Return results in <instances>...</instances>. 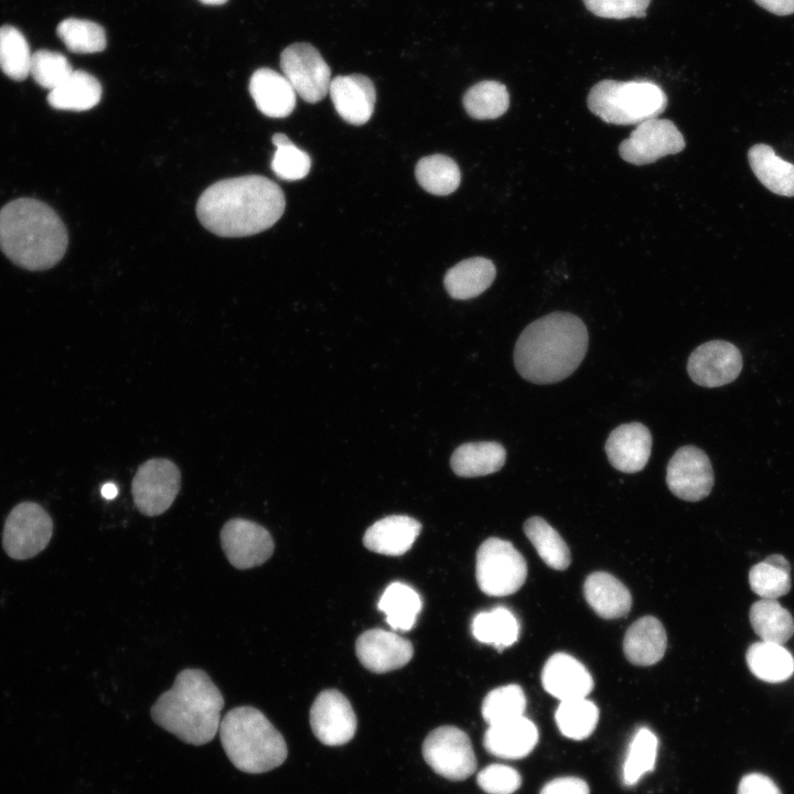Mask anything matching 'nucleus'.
Segmentation results:
<instances>
[{"mask_svg":"<svg viewBox=\"0 0 794 794\" xmlns=\"http://www.w3.org/2000/svg\"><path fill=\"white\" fill-rule=\"evenodd\" d=\"M66 227L56 212L34 198H18L0 210V248L15 265L45 270L64 256Z\"/></svg>","mask_w":794,"mask_h":794,"instance_id":"7ed1b4c3","label":"nucleus"},{"mask_svg":"<svg viewBox=\"0 0 794 794\" xmlns=\"http://www.w3.org/2000/svg\"><path fill=\"white\" fill-rule=\"evenodd\" d=\"M355 648L361 664L379 674L405 666L414 655L408 640L382 629H372L361 634Z\"/></svg>","mask_w":794,"mask_h":794,"instance_id":"f3484780","label":"nucleus"},{"mask_svg":"<svg viewBox=\"0 0 794 794\" xmlns=\"http://www.w3.org/2000/svg\"><path fill=\"white\" fill-rule=\"evenodd\" d=\"M738 794H782L769 776L761 773L744 775L738 786Z\"/></svg>","mask_w":794,"mask_h":794,"instance_id":"de8ad7c7","label":"nucleus"},{"mask_svg":"<svg viewBox=\"0 0 794 794\" xmlns=\"http://www.w3.org/2000/svg\"><path fill=\"white\" fill-rule=\"evenodd\" d=\"M219 738L229 761L246 773H264L281 765L288 748L281 733L258 709L229 710L221 720Z\"/></svg>","mask_w":794,"mask_h":794,"instance_id":"39448f33","label":"nucleus"},{"mask_svg":"<svg viewBox=\"0 0 794 794\" xmlns=\"http://www.w3.org/2000/svg\"><path fill=\"white\" fill-rule=\"evenodd\" d=\"M749 619L761 641L783 645L794 634L792 614L774 599L754 602L750 608Z\"/></svg>","mask_w":794,"mask_h":794,"instance_id":"7c9ffc66","label":"nucleus"},{"mask_svg":"<svg viewBox=\"0 0 794 794\" xmlns=\"http://www.w3.org/2000/svg\"><path fill=\"white\" fill-rule=\"evenodd\" d=\"M583 594L591 609L603 619L622 618L632 607L629 589L614 576L604 571H596L587 577Z\"/></svg>","mask_w":794,"mask_h":794,"instance_id":"393cba45","label":"nucleus"},{"mask_svg":"<svg viewBox=\"0 0 794 794\" xmlns=\"http://www.w3.org/2000/svg\"><path fill=\"white\" fill-rule=\"evenodd\" d=\"M286 206L280 186L261 175H243L208 186L196 204L201 224L222 237L261 233L282 216Z\"/></svg>","mask_w":794,"mask_h":794,"instance_id":"f257e3e1","label":"nucleus"},{"mask_svg":"<svg viewBox=\"0 0 794 794\" xmlns=\"http://www.w3.org/2000/svg\"><path fill=\"white\" fill-rule=\"evenodd\" d=\"M422 602L419 594L401 582L390 583L383 592L378 609L385 613L386 622L397 631H409L416 623Z\"/></svg>","mask_w":794,"mask_h":794,"instance_id":"473e14b6","label":"nucleus"},{"mask_svg":"<svg viewBox=\"0 0 794 794\" xmlns=\"http://www.w3.org/2000/svg\"><path fill=\"white\" fill-rule=\"evenodd\" d=\"M593 14L607 19H626L645 17L651 0H582Z\"/></svg>","mask_w":794,"mask_h":794,"instance_id":"49530a36","label":"nucleus"},{"mask_svg":"<svg viewBox=\"0 0 794 794\" xmlns=\"http://www.w3.org/2000/svg\"><path fill=\"white\" fill-rule=\"evenodd\" d=\"M118 491L115 484L112 483H106L101 487V495L111 500L117 495Z\"/></svg>","mask_w":794,"mask_h":794,"instance_id":"3c124183","label":"nucleus"},{"mask_svg":"<svg viewBox=\"0 0 794 794\" xmlns=\"http://www.w3.org/2000/svg\"><path fill=\"white\" fill-rule=\"evenodd\" d=\"M276 152L271 160V169L276 175L286 181H297L307 176L311 159L307 152L296 147L283 133L272 137Z\"/></svg>","mask_w":794,"mask_h":794,"instance_id":"37998d69","label":"nucleus"},{"mask_svg":"<svg viewBox=\"0 0 794 794\" xmlns=\"http://www.w3.org/2000/svg\"><path fill=\"white\" fill-rule=\"evenodd\" d=\"M224 698L202 669L181 670L151 708L153 721L181 741L202 745L218 732Z\"/></svg>","mask_w":794,"mask_h":794,"instance_id":"20e7f679","label":"nucleus"},{"mask_svg":"<svg viewBox=\"0 0 794 794\" xmlns=\"http://www.w3.org/2000/svg\"><path fill=\"white\" fill-rule=\"evenodd\" d=\"M53 533L51 516L33 502L18 504L8 515L2 534V545L13 559H30L50 543Z\"/></svg>","mask_w":794,"mask_h":794,"instance_id":"1a4fd4ad","label":"nucleus"},{"mask_svg":"<svg viewBox=\"0 0 794 794\" xmlns=\"http://www.w3.org/2000/svg\"><path fill=\"white\" fill-rule=\"evenodd\" d=\"M609 462L624 473L644 469L652 451V436L641 422L623 423L609 434L605 446Z\"/></svg>","mask_w":794,"mask_h":794,"instance_id":"6ab92c4d","label":"nucleus"},{"mask_svg":"<svg viewBox=\"0 0 794 794\" xmlns=\"http://www.w3.org/2000/svg\"><path fill=\"white\" fill-rule=\"evenodd\" d=\"M421 524L406 515L384 517L365 532L363 543L371 551L400 556L408 551L420 534Z\"/></svg>","mask_w":794,"mask_h":794,"instance_id":"5701e85b","label":"nucleus"},{"mask_svg":"<svg viewBox=\"0 0 794 794\" xmlns=\"http://www.w3.org/2000/svg\"><path fill=\"white\" fill-rule=\"evenodd\" d=\"M56 33L67 50L74 53L101 52L107 43L104 28L89 20L65 19L57 25Z\"/></svg>","mask_w":794,"mask_h":794,"instance_id":"ea45409f","label":"nucleus"},{"mask_svg":"<svg viewBox=\"0 0 794 794\" xmlns=\"http://www.w3.org/2000/svg\"><path fill=\"white\" fill-rule=\"evenodd\" d=\"M101 85L85 71H73L57 87L50 90L49 104L58 110L85 111L95 107L101 98Z\"/></svg>","mask_w":794,"mask_h":794,"instance_id":"c85d7f7f","label":"nucleus"},{"mask_svg":"<svg viewBox=\"0 0 794 794\" xmlns=\"http://www.w3.org/2000/svg\"><path fill=\"white\" fill-rule=\"evenodd\" d=\"M591 112L613 125H635L656 118L667 106L664 90L651 81L603 79L589 92Z\"/></svg>","mask_w":794,"mask_h":794,"instance_id":"423d86ee","label":"nucleus"},{"mask_svg":"<svg viewBox=\"0 0 794 794\" xmlns=\"http://www.w3.org/2000/svg\"><path fill=\"white\" fill-rule=\"evenodd\" d=\"M475 571L483 593L504 597L515 593L524 584L527 564L512 543L490 537L478 549Z\"/></svg>","mask_w":794,"mask_h":794,"instance_id":"0eeeda50","label":"nucleus"},{"mask_svg":"<svg viewBox=\"0 0 794 794\" xmlns=\"http://www.w3.org/2000/svg\"><path fill=\"white\" fill-rule=\"evenodd\" d=\"M540 794H590V788L582 779L564 776L545 784Z\"/></svg>","mask_w":794,"mask_h":794,"instance_id":"09e8293b","label":"nucleus"},{"mask_svg":"<svg viewBox=\"0 0 794 794\" xmlns=\"http://www.w3.org/2000/svg\"><path fill=\"white\" fill-rule=\"evenodd\" d=\"M495 276L496 269L490 259L472 257L450 268L443 282L451 298L466 300L484 292L492 285Z\"/></svg>","mask_w":794,"mask_h":794,"instance_id":"a878e982","label":"nucleus"},{"mask_svg":"<svg viewBox=\"0 0 794 794\" xmlns=\"http://www.w3.org/2000/svg\"><path fill=\"white\" fill-rule=\"evenodd\" d=\"M657 738L647 728L636 731L623 763L622 779L626 786H632L646 773L654 770L657 754Z\"/></svg>","mask_w":794,"mask_h":794,"instance_id":"58836bf2","label":"nucleus"},{"mask_svg":"<svg viewBox=\"0 0 794 794\" xmlns=\"http://www.w3.org/2000/svg\"><path fill=\"white\" fill-rule=\"evenodd\" d=\"M310 726L325 745L347 743L356 731V716L347 698L335 689L321 691L310 710Z\"/></svg>","mask_w":794,"mask_h":794,"instance_id":"dca6fc26","label":"nucleus"},{"mask_svg":"<svg viewBox=\"0 0 794 794\" xmlns=\"http://www.w3.org/2000/svg\"><path fill=\"white\" fill-rule=\"evenodd\" d=\"M427 764L450 781H463L476 770V758L469 736L454 726L432 730L423 741Z\"/></svg>","mask_w":794,"mask_h":794,"instance_id":"6e6552de","label":"nucleus"},{"mask_svg":"<svg viewBox=\"0 0 794 794\" xmlns=\"http://www.w3.org/2000/svg\"><path fill=\"white\" fill-rule=\"evenodd\" d=\"M526 696L521 686L509 684L491 690L483 699L482 716L489 726L524 716Z\"/></svg>","mask_w":794,"mask_h":794,"instance_id":"79ce46f5","label":"nucleus"},{"mask_svg":"<svg viewBox=\"0 0 794 794\" xmlns=\"http://www.w3.org/2000/svg\"><path fill=\"white\" fill-rule=\"evenodd\" d=\"M667 647L663 624L654 616L640 618L627 629L623 652L633 665L650 666L662 659Z\"/></svg>","mask_w":794,"mask_h":794,"instance_id":"b1692460","label":"nucleus"},{"mask_svg":"<svg viewBox=\"0 0 794 794\" xmlns=\"http://www.w3.org/2000/svg\"><path fill=\"white\" fill-rule=\"evenodd\" d=\"M221 544L227 560L237 569H250L266 562L275 544L270 533L259 524L233 518L221 530Z\"/></svg>","mask_w":794,"mask_h":794,"instance_id":"4468645a","label":"nucleus"},{"mask_svg":"<svg viewBox=\"0 0 794 794\" xmlns=\"http://www.w3.org/2000/svg\"><path fill=\"white\" fill-rule=\"evenodd\" d=\"M419 185L434 195H448L454 192L461 181L458 164L443 154L421 158L415 170Z\"/></svg>","mask_w":794,"mask_h":794,"instance_id":"c9c22d12","label":"nucleus"},{"mask_svg":"<svg viewBox=\"0 0 794 794\" xmlns=\"http://www.w3.org/2000/svg\"><path fill=\"white\" fill-rule=\"evenodd\" d=\"M329 93L335 110L346 122L363 125L373 115L376 89L365 75H339L331 79Z\"/></svg>","mask_w":794,"mask_h":794,"instance_id":"a211bd4d","label":"nucleus"},{"mask_svg":"<svg viewBox=\"0 0 794 794\" xmlns=\"http://www.w3.org/2000/svg\"><path fill=\"white\" fill-rule=\"evenodd\" d=\"M249 93L257 108L271 118L287 117L296 107L297 93L289 81L283 74L268 67L254 72Z\"/></svg>","mask_w":794,"mask_h":794,"instance_id":"4be33fe9","label":"nucleus"},{"mask_svg":"<svg viewBox=\"0 0 794 794\" xmlns=\"http://www.w3.org/2000/svg\"><path fill=\"white\" fill-rule=\"evenodd\" d=\"M589 344L580 318L552 312L528 324L514 347V364L526 380L545 385L570 376L582 362Z\"/></svg>","mask_w":794,"mask_h":794,"instance_id":"f03ea898","label":"nucleus"},{"mask_svg":"<svg viewBox=\"0 0 794 794\" xmlns=\"http://www.w3.org/2000/svg\"><path fill=\"white\" fill-rule=\"evenodd\" d=\"M741 368L739 348L721 340L702 343L693 351L687 362V372L693 382L709 388L733 382Z\"/></svg>","mask_w":794,"mask_h":794,"instance_id":"2eb2a0df","label":"nucleus"},{"mask_svg":"<svg viewBox=\"0 0 794 794\" xmlns=\"http://www.w3.org/2000/svg\"><path fill=\"white\" fill-rule=\"evenodd\" d=\"M280 67L294 92L307 103L315 104L329 93L331 69L310 43L287 46L280 55Z\"/></svg>","mask_w":794,"mask_h":794,"instance_id":"9d476101","label":"nucleus"},{"mask_svg":"<svg viewBox=\"0 0 794 794\" xmlns=\"http://www.w3.org/2000/svg\"><path fill=\"white\" fill-rule=\"evenodd\" d=\"M544 689L560 701L586 698L593 688V679L586 666L567 653H556L541 670Z\"/></svg>","mask_w":794,"mask_h":794,"instance_id":"aec40b11","label":"nucleus"},{"mask_svg":"<svg viewBox=\"0 0 794 794\" xmlns=\"http://www.w3.org/2000/svg\"><path fill=\"white\" fill-rule=\"evenodd\" d=\"M473 636L481 643L497 651L513 645L519 634V624L512 611L497 607L489 612L478 613L471 623Z\"/></svg>","mask_w":794,"mask_h":794,"instance_id":"2f4dec72","label":"nucleus"},{"mask_svg":"<svg viewBox=\"0 0 794 794\" xmlns=\"http://www.w3.org/2000/svg\"><path fill=\"white\" fill-rule=\"evenodd\" d=\"M555 719L561 734L572 740H583L594 731L599 709L587 698L560 701Z\"/></svg>","mask_w":794,"mask_h":794,"instance_id":"4c0bfd02","label":"nucleus"},{"mask_svg":"<svg viewBox=\"0 0 794 794\" xmlns=\"http://www.w3.org/2000/svg\"><path fill=\"white\" fill-rule=\"evenodd\" d=\"M685 139L668 119L652 118L639 124L619 146L621 158L635 165L650 164L685 148Z\"/></svg>","mask_w":794,"mask_h":794,"instance_id":"f8f14e48","label":"nucleus"},{"mask_svg":"<svg viewBox=\"0 0 794 794\" xmlns=\"http://www.w3.org/2000/svg\"><path fill=\"white\" fill-rule=\"evenodd\" d=\"M181 486V473L168 459H150L142 463L133 479V502L143 515L164 513L175 500Z\"/></svg>","mask_w":794,"mask_h":794,"instance_id":"9b49d317","label":"nucleus"},{"mask_svg":"<svg viewBox=\"0 0 794 794\" xmlns=\"http://www.w3.org/2000/svg\"><path fill=\"white\" fill-rule=\"evenodd\" d=\"M204 4L208 6H221L225 3L227 0H200Z\"/></svg>","mask_w":794,"mask_h":794,"instance_id":"603ef678","label":"nucleus"},{"mask_svg":"<svg viewBox=\"0 0 794 794\" xmlns=\"http://www.w3.org/2000/svg\"><path fill=\"white\" fill-rule=\"evenodd\" d=\"M790 570V562L782 555H771L750 569V588L761 599L776 600L791 590Z\"/></svg>","mask_w":794,"mask_h":794,"instance_id":"f704fd0d","label":"nucleus"},{"mask_svg":"<svg viewBox=\"0 0 794 794\" xmlns=\"http://www.w3.org/2000/svg\"><path fill=\"white\" fill-rule=\"evenodd\" d=\"M524 532L547 566L556 570L569 567L571 555L567 544L543 517L528 518L524 524Z\"/></svg>","mask_w":794,"mask_h":794,"instance_id":"72a5a7b5","label":"nucleus"},{"mask_svg":"<svg viewBox=\"0 0 794 794\" xmlns=\"http://www.w3.org/2000/svg\"><path fill=\"white\" fill-rule=\"evenodd\" d=\"M73 72L67 58L57 52L39 50L32 54L30 74L43 88L54 89Z\"/></svg>","mask_w":794,"mask_h":794,"instance_id":"c03bdc74","label":"nucleus"},{"mask_svg":"<svg viewBox=\"0 0 794 794\" xmlns=\"http://www.w3.org/2000/svg\"><path fill=\"white\" fill-rule=\"evenodd\" d=\"M757 4L776 15L794 13V0H754Z\"/></svg>","mask_w":794,"mask_h":794,"instance_id":"8fccbe9b","label":"nucleus"},{"mask_svg":"<svg viewBox=\"0 0 794 794\" xmlns=\"http://www.w3.org/2000/svg\"><path fill=\"white\" fill-rule=\"evenodd\" d=\"M505 459L506 451L498 442H469L454 450L450 464L457 475L474 478L500 471Z\"/></svg>","mask_w":794,"mask_h":794,"instance_id":"bb28decb","label":"nucleus"},{"mask_svg":"<svg viewBox=\"0 0 794 794\" xmlns=\"http://www.w3.org/2000/svg\"><path fill=\"white\" fill-rule=\"evenodd\" d=\"M32 54L24 35L12 25L0 28V68L10 78L23 81L30 74Z\"/></svg>","mask_w":794,"mask_h":794,"instance_id":"a19ab883","label":"nucleus"},{"mask_svg":"<svg viewBox=\"0 0 794 794\" xmlns=\"http://www.w3.org/2000/svg\"><path fill=\"white\" fill-rule=\"evenodd\" d=\"M535 723L522 716L489 726L483 745L485 750L502 759L516 760L527 757L538 742Z\"/></svg>","mask_w":794,"mask_h":794,"instance_id":"412c9836","label":"nucleus"},{"mask_svg":"<svg viewBox=\"0 0 794 794\" xmlns=\"http://www.w3.org/2000/svg\"><path fill=\"white\" fill-rule=\"evenodd\" d=\"M745 661L751 673L768 683H781L794 673V658L781 644L759 641L749 646Z\"/></svg>","mask_w":794,"mask_h":794,"instance_id":"c756f323","label":"nucleus"},{"mask_svg":"<svg viewBox=\"0 0 794 794\" xmlns=\"http://www.w3.org/2000/svg\"><path fill=\"white\" fill-rule=\"evenodd\" d=\"M479 786L487 794H513L522 784V777L514 768L490 764L476 775Z\"/></svg>","mask_w":794,"mask_h":794,"instance_id":"a18cd8bd","label":"nucleus"},{"mask_svg":"<svg viewBox=\"0 0 794 794\" xmlns=\"http://www.w3.org/2000/svg\"><path fill=\"white\" fill-rule=\"evenodd\" d=\"M750 167L758 180L771 192L794 196V164L775 154L772 147L758 143L748 152Z\"/></svg>","mask_w":794,"mask_h":794,"instance_id":"cd10ccee","label":"nucleus"},{"mask_svg":"<svg viewBox=\"0 0 794 794\" xmlns=\"http://www.w3.org/2000/svg\"><path fill=\"white\" fill-rule=\"evenodd\" d=\"M666 483L677 497L697 502L708 496L713 485V471L707 454L695 446L676 450L666 470Z\"/></svg>","mask_w":794,"mask_h":794,"instance_id":"ddd939ff","label":"nucleus"},{"mask_svg":"<svg viewBox=\"0 0 794 794\" xmlns=\"http://www.w3.org/2000/svg\"><path fill=\"white\" fill-rule=\"evenodd\" d=\"M463 106L474 119H496L508 109L509 94L500 82L482 81L465 92Z\"/></svg>","mask_w":794,"mask_h":794,"instance_id":"e433bc0d","label":"nucleus"}]
</instances>
